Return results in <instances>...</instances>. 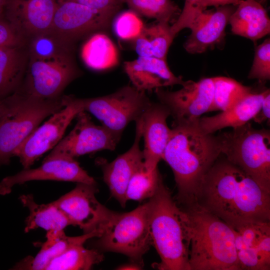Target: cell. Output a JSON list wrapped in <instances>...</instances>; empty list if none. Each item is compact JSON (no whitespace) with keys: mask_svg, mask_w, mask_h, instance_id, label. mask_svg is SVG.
Returning a JSON list of instances; mask_svg holds the SVG:
<instances>
[{"mask_svg":"<svg viewBox=\"0 0 270 270\" xmlns=\"http://www.w3.org/2000/svg\"><path fill=\"white\" fill-rule=\"evenodd\" d=\"M182 86L176 91L155 90L160 102L168 108L173 117V124L198 121L201 115L210 112L213 100V77L198 82L184 81Z\"/></svg>","mask_w":270,"mask_h":270,"instance_id":"8fae6325","label":"cell"},{"mask_svg":"<svg viewBox=\"0 0 270 270\" xmlns=\"http://www.w3.org/2000/svg\"><path fill=\"white\" fill-rule=\"evenodd\" d=\"M221 154L218 136L203 132L198 120L173 124L162 160L173 172L179 206L195 203L204 178Z\"/></svg>","mask_w":270,"mask_h":270,"instance_id":"7a4b0ae2","label":"cell"},{"mask_svg":"<svg viewBox=\"0 0 270 270\" xmlns=\"http://www.w3.org/2000/svg\"><path fill=\"white\" fill-rule=\"evenodd\" d=\"M80 74L73 54L46 60L29 56L24 80L18 90L39 99H58Z\"/></svg>","mask_w":270,"mask_h":270,"instance_id":"9c48e42d","label":"cell"},{"mask_svg":"<svg viewBox=\"0 0 270 270\" xmlns=\"http://www.w3.org/2000/svg\"><path fill=\"white\" fill-rule=\"evenodd\" d=\"M76 118V123L74 127L44 159L56 157L75 158L102 150L115 149L120 138L102 125L94 124L86 111L80 112Z\"/></svg>","mask_w":270,"mask_h":270,"instance_id":"7c38bea8","label":"cell"},{"mask_svg":"<svg viewBox=\"0 0 270 270\" xmlns=\"http://www.w3.org/2000/svg\"><path fill=\"white\" fill-rule=\"evenodd\" d=\"M3 8H0V48L8 46L28 44V41L6 18Z\"/></svg>","mask_w":270,"mask_h":270,"instance_id":"8d00e7d4","label":"cell"},{"mask_svg":"<svg viewBox=\"0 0 270 270\" xmlns=\"http://www.w3.org/2000/svg\"><path fill=\"white\" fill-rule=\"evenodd\" d=\"M28 46L29 56L41 60L73 54L74 46L50 30L32 37L28 40Z\"/></svg>","mask_w":270,"mask_h":270,"instance_id":"f1b7e54d","label":"cell"},{"mask_svg":"<svg viewBox=\"0 0 270 270\" xmlns=\"http://www.w3.org/2000/svg\"><path fill=\"white\" fill-rule=\"evenodd\" d=\"M100 230L98 250L122 254L143 265L142 256L152 245L147 202L129 212L110 210Z\"/></svg>","mask_w":270,"mask_h":270,"instance_id":"52a82bcc","label":"cell"},{"mask_svg":"<svg viewBox=\"0 0 270 270\" xmlns=\"http://www.w3.org/2000/svg\"><path fill=\"white\" fill-rule=\"evenodd\" d=\"M142 266L134 262H132L127 264H124L118 267V270H141Z\"/></svg>","mask_w":270,"mask_h":270,"instance_id":"b9f144b4","label":"cell"},{"mask_svg":"<svg viewBox=\"0 0 270 270\" xmlns=\"http://www.w3.org/2000/svg\"><path fill=\"white\" fill-rule=\"evenodd\" d=\"M162 178L158 168L147 170L144 166L138 170L132 177L126 192V199L138 202L150 198L155 193Z\"/></svg>","mask_w":270,"mask_h":270,"instance_id":"1f68e13d","label":"cell"},{"mask_svg":"<svg viewBox=\"0 0 270 270\" xmlns=\"http://www.w3.org/2000/svg\"><path fill=\"white\" fill-rule=\"evenodd\" d=\"M56 180L96 184L75 158L56 157L44 159L42 164L35 168H24L17 174L4 178L0 182V194L11 192L12 188L32 180Z\"/></svg>","mask_w":270,"mask_h":270,"instance_id":"9a60e30c","label":"cell"},{"mask_svg":"<svg viewBox=\"0 0 270 270\" xmlns=\"http://www.w3.org/2000/svg\"><path fill=\"white\" fill-rule=\"evenodd\" d=\"M270 91L264 96L261 107L258 112L252 120L256 123L261 124L264 121L270 120Z\"/></svg>","mask_w":270,"mask_h":270,"instance_id":"ab89813d","label":"cell"},{"mask_svg":"<svg viewBox=\"0 0 270 270\" xmlns=\"http://www.w3.org/2000/svg\"><path fill=\"white\" fill-rule=\"evenodd\" d=\"M204 0H185L183 9L175 22L170 26L172 35L184 28H190L196 18L206 10Z\"/></svg>","mask_w":270,"mask_h":270,"instance_id":"d590c367","label":"cell"},{"mask_svg":"<svg viewBox=\"0 0 270 270\" xmlns=\"http://www.w3.org/2000/svg\"><path fill=\"white\" fill-rule=\"evenodd\" d=\"M180 207L186 216L190 270H240L234 229L196 204Z\"/></svg>","mask_w":270,"mask_h":270,"instance_id":"3957f363","label":"cell"},{"mask_svg":"<svg viewBox=\"0 0 270 270\" xmlns=\"http://www.w3.org/2000/svg\"><path fill=\"white\" fill-rule=\"evenodd\" d=\"M63 97L65 106L38 126L14 152V156L19 158L24 168H30L42 154L55 147L72 120L83 110L80 98Z\"/></svg>","mask_w":270,"mask_h":270,"instance_id":"30bf717a","label":"cell"},{"mask_svg":"<svg viewBox=\"0 0 270 270\" xmlns=\"http://www.w3.org/2000/svg\"><path fill=\"white\" fill-rule=\"evenodd\" d=\"M270 90L266 89L260 92L253 91L229 108L212 116H204L198 120L202 131L213 134L222 128H236L244 125L252 120L260 108L264 96Z\"/></svg>","mask_w":270,"mask_h":270,"instance_id":"7402d4cb","label":"cell"},{"mask_svg":"<svg viewBox=\"0 0 270 270\" xmlns=\"http://www.w3.org/2000/svg\"><path fill=\"white\" fill-rule=\"evenodd\" d=\"M220 156L204 178L195 204L234 230L250 224L270 222V192Z\"/></svg>","mask_w":270,"mask_h":270,"instance_id":"6da1fadb","label":"cell"},{"mask_svg":"<svg viewBox=\"0 0 270 270\" xmlns=\"http://www.w3.org/2000/svg\"><path fill=\"white\" fill-rule=\"evenodd\" d=\"M132 42L138 56H154L150 44L143 31Z\"/></svg>","mask_w":270,"mask_h":270,"instance_id":"f35d334b","label":"cell"},{"mask_svg":"<svg viewBox=\"0 0 270 270\" xmlns=\"http://www.w3.org/2000/svg\"><path fill=\"white\" fill-rule=\"evenodd\" d=\"M143 32L148 38L154 57L166 60L167 54L174 36L169 23L158 22L144 26Z\"/></svg>","mask_w":270,"mask_h":270,"instance_id":"d6a6232c","label":"cell"},{"mask_svg":"<svg viewBox=\"0 0 270 270\" xmlns=\"http://www.w3.org/2000/svg\"><path fill=\"white\" fill-rule=\"evenodd\" d=\"M250 79L264 82L270 79V39L266 38L255 50L252 64L248 74Z\"/></svg>","mask_w":270,"mask_h":270,"instance_id":"e575fe53","label":"cell"},{"mask_svg":"<svg viewBox=\"0 0 270 270\" xmlns=\"http://www.w3.org/2000/svg\"><path fill=\"white\" fill-rule=\"evenodd\" d=\"M102 234L100 230L76 236H66L64 230H50L46 234V240L42 243L38 252L35 256H28L14 266L16 270H45L48 264L70 246L84 244L94 237L98 238Z\"/></svg>","mask_w":270,"mask_h":270,"instance_id":"cb8c5ba5","label":"cell"},{"mask_svg":"<svg viewBox=\"0 0 270 270\" xmlns=\"http://www.w3.org/2000/svg\"><path fill=\"white\" fill-rule=\"evenodd\" d=\"M28 44L0 48V100L21 86L28 61Z\"/></svg>","mask_w":270,"mask_h":270,"instance_id":"d4e9b609","label":"cell"},{"mask_svg":"<svg viewBox=\"0 0 270 270\" xmlns=\"http://www.w3.org/2000/svg\"><path fill=\"white\" fill-rule=\"evenodd\" d=\"M58 0H6V17L28 41L51 29Z\"/></svg>","mask_w":270,"mask_h":270,"instance_id":"2e32d148","label":"cell"},{"mask_svg":"<svg viewBox=\"0 0 270 270\" xmlns=\"http://www.w3.org/2000/svg\"><path fill=\"white\" fill-rule=\"evenodd\" d=\"M74 2L114 18L124 4L122 0H66Z\"/></svg>","mask_w":270,"mask_h":270,"instance_id":"74e56055","label":"cell"},{"mask_svg":"<svg viewBox=\"0 0 270 270\" xmlns=\"http://www.w3.org/2000/svg\"><path fill=\"white\" fill-rule=\"evenodd\" d=\"M98 192L96 184L77 183L72 190L54 202L72 226H78L84 234L89 233L100 230L110 212L98 200Z\"/></svg>","mask_w":270,"mask_h":270,"instance_id":"5bb4252c","label":"cell"},{"mask_svg":"<svg viewBox=\"0 0 270 270\" xmlns=\"http://www.w3.org/2000/svg\"><path fill=\"white\" fill-rule=\"evenodd\" d=\"M5 2L6 0H0V8L4 7Z\"/></svg>","mask_w":270,"mask_h":270,"instance_id":"ee69618b","label":"cell"},{"mask_svg":"<svg viewBox=\"0 0 270 270\" xmlns=\"http://www.w3.org/2000/svg\"><path fill=\"white\" fill-rule=\"evenodd\" d=\"M255 0L260 2V4H262V2H264L266 0Z\"/></svg>","mask_w":270,"mask_h":270,"instance_id":"f6af8a7d","label":"cell"},{"mask_svg":"<svg viewBox=\"0 0 270 270\" xmlns=\"http://www.w3.org/2000/svg\"><path fill=\"white\" fill-rule=\"evenodd\" d=\"M147 202L152 244L160 258L154 267L160 270H190L186 214L162 178Z\"/></svg>","mask_w":270,"mask_h":270,"instance_id":"277c9868","label":"cell"},{"mask_svg":"<svg viewBox=\"0 0 270 270\" xmlns=\"http://www.w3.org/2000/svg\"><path fill=\"white\" fill-rule=\"evenodd\" d=\"M170 116L168 108L160 102H152L142 116L144 164L148 170L158 168L170 139L171 129L166 120Z\"/></svg>","mask_w":270,"mask_h":270,"instance_id":"d6986e66","label":"cell"},{"mask_svg":"<svg viewBox=\"0 0 270 270\" xmlns=\"http://www.w3.org/2000/svg\"><path fill=\"white\" fill-rule=\"evenodd\" d=\"M114 19L79 3L58 0L50 30L74 46L87 36L108 30Z\"/></svg>","mask_w":270,"mask_h":270,"instance_id":"4fadbf2b","label":"cell"},{"mask_svg":"<svg viewBox=\"0 0 270 270\" xmlns=\"http://www.w3.org/2000/svg\"><path fill=\"white\" fill-rule=\"evenodd\" d=\"M114 18V32L124 40L132 42L141 34L145 26L139 15L132 10L124 11Z\"/></svg>","mask_w":270,"mask_h":270,"instance_id":"836d02e7","label":"cell"},{"mask_svg":"<svg viewBox=\"0 0 270 270\" xmlns=\"http://www.w3.org/2000/svg\"><path fill=\"white\" fill-rule=\"evenodd\" d=\"M122 2L138 15L170 24L175 22L182 10L172 0H122Z\"/></svg>","mask_w":270,"mask_h":270,"instance_id":"4dcf8cb0","label":"cell"},{"mask_svg":"<svg viewBox=\"0 0 270 270\" xmlns=\"http://www.w3.org/2000/svg\"><path fill=\"white\" fill-rule=\"evenodd\" d=\"M234 6H222L201 13L190 28L191 33L184 44L186 51L193 54H202L221 42L235 10Z\"/></svg>","mask_w":270,"mask_h":270,"instance_id":"ffe728a7","label":"cell"},{"mask_svg":"<svg viewBox=\"0 0 270 270\" xmlns=\"http://www.w3.org/2000/svg\"><path fill=\"white\" fill-rule=\"evenodd\" d=\"M213 100L210 112L224 111L252 92V88L242 84L234 78L213 77Z\"/></svg>","mask_w":270,"mask_h":270,"instance_id":"f546056e","label":"cell"},{"mask_svg":"<svg viewBox=\"0 0 270 270\" xmlns=\"http://www.w3.org/2000/svg\"><path fill=\"white\" fill-rule=\"evenodd\" d=\"M232 32L253 42L270 32V20L262 4L255 0H241L231 14Z\"/></svg>","mask_w":270,"mask_h":270,"instance_id":"603a6c76","label":"cell"},{"mask_svg":"<svg viewBox=\"0 0 270 270\" xmlns=\"http://www.w3.org/2000/svg\"><path fill=\"white\" fill-rule=\"evenodd\" d=\"M135 122L136 136L130 148L110 162L102 159L96 161L102 169L104 180L112 196L122 207L126 206L127 202L126 192L132 177L144 166L142 150L140 146L142 138V117Z\"/></svg>","mask_w":270,"mask_h":270,"instance_id":"e0dca14e","label":"cell"},{"mask_svg":"<svg viewBox=\"0 0 270 270\" xmlns=\"http://www.w3.org/2000/svg\"><path fill=\"white\" fill-rule=\"evenodd\" d=\"M6 106L4 99L0 100V118Z\"/></svg>","mask_w":270,"mask_h":270,"instance_id":"7bdbcfd3","label":"cell"},{"mask_svg":"<svg viewBox=\"0 0 270 270\" xmlns=\"http://www.w3.org/2000/svg\"><path fill=\"white\" fill-rule=\"evenodd\" d=\"M19 200L29 211V214L26 219L25 232L38 228L47 232L60 230L72 225L68 217L54 201L46 204H38L35 202L32 194H22Z\"/></svg>","mask_w":270,"mask_h":270,"instance_id":"484cf974","label":"cell"},{"mask_svg":"<svg viewBox=\"0 0 270 270\" xmlns=\"http://www.w3.org/2000/svg\"><path fill=\"white\" fill-rule=\"evenodd\" d=\"M235 231L240 270H270V222L243 226Z\"/></svg>","mask_w":270,"mask_h":270,"instance_id":"ac0fdd59","label":"cell"},{"mask_svg":"<svg viewBox=\"0 0 270 270\" xmlns=\"http://www.w3.org/2000/svg\"><path fill=\"white\" fill-rule=\"evenodd\" d=\"M80 100L83 110L94 116L120 138L128 124L141 118L152 103L146 92L132 86H123L108 95Z\"/></svg>","mask_w":270,"mask_h":270,"instance_id":"ba28073f","label":"cell"},{"mask_svg":"<svg viewBox=\"0 0 270 270\" xmlns=\"http://www.w3.org/2000/svg\"><path fill=\"white\" fill-rule=\"evenodd\" d=\"M124 69L132 86L142 92L182 85L184 82L182 76H176L170 70L166 60L154 56H138L125 62Z\"/></svg>","mask_w":270,"mask_h":270,"instance_id":"44dd1931","label":"cell"},{"mask_svg":"<svg viewBox=\"0 0 270 270\" xmlns=\"http://www.w3.org/2000/svg\"><path fill=\"white\" fill-rule=\"evenodd\" d=\"M241 0H204L206 8L208 6L218 8L226 6H236Z\"/></svg>","mask_w":270,"mask_h":270,"instance_id":"60d3db41","label":"cell"},{"mask_svg":"<svg viewBox=\"0 0 270 270\" xmlns=\"http://www.w3.org/2000/svg\"><path fill=\"white\" fill-rule=\"evenodd\" d=\"M221 154L270 192V132L248 122L218 135Z\"/></svg>","mask_w":270,"mask_h":270,"instance_id":"8992f818","label":"cell"},{"mask_svg":"<svg viewBox=\"0 0 270 270\" xmlns=\"http://www.w3.org/2000/svg\"><path fill=\"white\" fill-rule=\"evenodd\" d=\"M80 56L88 68L97 71L112 68L119 61L116 46L103 32H97L90 36L81 48Z\"/></svg>","mask_w":270,"mask_h":270,"instance_id":"4316f807","label":"cell"},{"mask_svg":"<svg viewBox=\"0 0 270 270\" xmlns=\"http://www.w3.org/2000/svg\"><path fill=\"white\" fill-rule=\"evenodd\" d=\"M104 259L103 254L98 250L88 249L84 244H78L54 258L45 270H88Z\"/></svg>","mask_w":270,"mask_h":270,"instance_id":"83f0119b","label":"cell"},{"mask_svg":"<svg viewBox=\"0 0 270 270\" xmlns=\"http://www.w3.org/2000/svg\"><path fill=\"white\" fill-rule=\"evenodd\" d=\"M6 106L0 118V167L10 162L14 152L46 117L64 106L63 96L42 100L17 90L4 98Z\"/></svg>","mask_w":270,"mask_h":270,"instance_id":"5b68a950","label":"cell"}]
</instances>
